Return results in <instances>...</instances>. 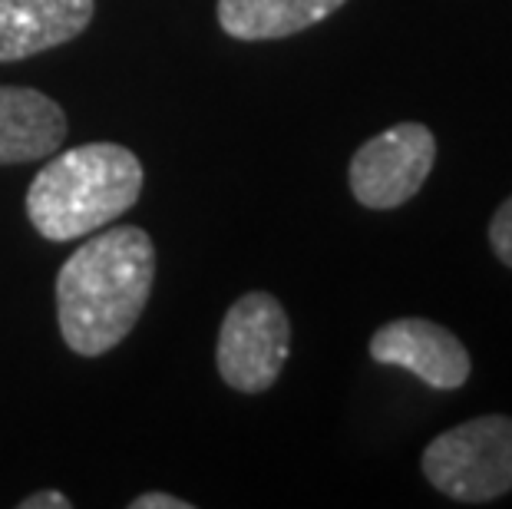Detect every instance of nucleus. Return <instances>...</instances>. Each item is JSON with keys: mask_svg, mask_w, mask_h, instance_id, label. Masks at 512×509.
I'll return each instance as SVG.
<instances>
[{"mask_svg": "<svg viewBox=\"0 0 512 509\" xmlns=\"http://www.w3.org/2000/svg\"><path fill=\"white\" fill-rule=\"evenodd\" d=\"M156 281V245L139 225L100 229L63 262L57 275V321L67 348L100 357L129 338Z\"/></svg>", "mask_w": 512, "mask_h": 509, "instance_id": "nucleus-1", "label": "nucleus"}, {"mask_svg": "<svg viewBox=\"0 0 512 509\" xmlns=\"http://www.w3.org/2000/svg\"><path fill=\"white\" fill-rule=\"evenodd\" d=\"M143 179V162L119 143L57 149L30 182L27 219L50 242H76L133 209Z\"/></svg>", "mask_w": 512, "mask_h": 509, "instance_id": "nucleus-2", "label": "nucleus"}, {"mask_svg": "<svg viewBox=\"0 0 512 509\" xmlns=\"http://www.w3.org/2000/svg\"><path fill=\"white\" fill-rule=\"evenodd\" d=\"M423 473L443 496L493 503L512 490V417L486 414L440 433L423 450Z\"/></svg>", "mask_w": 512, "mask_h": 509, "instance_id": "nucleus-3", "label": "nucleus"}, {"mask_svg": "<svg viewBox=\"0 0 512 509\" xmlns=\"http://www.w3.org/2000/svg\"><path fill=\"white\" fill-rule=\"evenodd\" d=\"M291 354V321L268 291H248L225 311L215 364L232 391L261 394L278 381Z\"/></svg>", "mask_w": 512, "mask_h": 509, "instance_id": "nucleus-4", "label": "nucleus"}, {"mask_svg": "<svg viewBox=\"0 0 512 509\" xmlns=\"http://www.w3.org/2000/svg\"><path fill=\"white\" fill-rule=\"evenodd\" d=\"M437 162V139L420 123H397L357 149L347 169L354 199L367 209H397L410 202Z\"/></svg>", "mask_w": 512, "mask_h": 509, "instance_id": "nucleus-5", "label": "nucleus"}, {"mask_svg": "<svg viewBox=\"0 0 512 509\" xmlns=\"http://www.w3.org/2000/svg\"><path fill=\"white\" fill-rule=\"evenodd\" d=\"M370 357L377 364L403 367L433 391H456L470 381V351L453 331L427 318H397L374 331Z\"/></svg>", "mask_w": 512, "mask_h": 509, "instance_id": "nucleus-6", "label": "nucleus"}, {"mask_svg": "<svg viewBox=\"0 0 512 509\" xmlns=\"http://www.w3.org/2000/svg\"><path fill=\"white\" fill-rule=\"evenodd\" d=\"M96 0H0V63L63 47L93 20Z\"/></svg>", "mask_w": 512, "mask_h": 509, "instance_id": "nucleus-7", "label": "nucleus"}, {"mask_svg": "<svg viewBox=\"0 0 512 509\" xmlns=\"http://www.w3.org/2000/svg\"><path fill=\"white\" fill-rule=\"evenodd\" d=\"M67 113L30 86H0V166L57 153L67 139Z\"/></svg>", "mask_w": 512, "mask_h": 509, "instance_id": "nucleus-8", "label": "nucleus"}, {"mask_svg": "<svg viewBox=\"0 0 512 509\" xmlns=\"http://www.w3.org/2000/svg\"><path fill=\"white\" fill-rule=\"evenodd\" d=\"M347 0H219V27L235 40H281L328 20Z\"/></svg>", "mask_w": 512, "mask_h": 509, "instance_id": "nucleus-9", "label": "nucleus"}, {"mask_svg": "<svg viewBox=\"0 0 512 509\" xmlns=\"http://www.w3.org/2000/svg\"><path fill=\"white\" fill-rule=\"evenodd\" d=\"M489 245H493L499 262L512 268V196L499 205L493 222H489Z\"/></svg>", "mask_w": 512, "mask_h": 509, "instance_id": "nucleus-10", "label": "nucleus"}, {"mask_svg": "<svg viewBox=\"0 0 512 509\" xmlns=\"http://www.w3.org/2000/svg\"><path fill=\"white\" fill-rule=\"evenodd\" d=\"M133 509H192V503L169 493H143L133 500Z\"/></svg>", "mask_w": 512, "mask_h": 509, "instance_id": "nucleus-11", "label": "nucleus"}, {"mask_svg": "<svg viewBox=\"0 0 512 509\" xmlns=\"http://www.w3.org/2000/svg\"><path fill=\"white\" fill-rule=\"evenodd\" d=\"M70 506L73 503L57 490H40V493L24 496V500H20V509H70Z\"/></svg>", "mask_w": 512, "mask_h": 509, "instance_id": "nucleus-12", "label": "nucleus"}]
</instances>
